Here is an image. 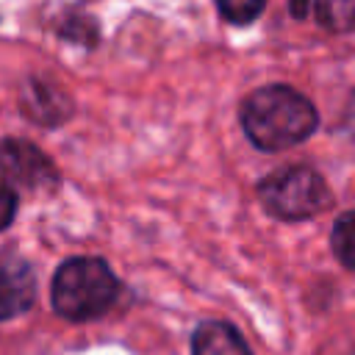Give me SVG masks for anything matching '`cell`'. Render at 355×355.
Returning <instances> with one entry per match:
<instances>
[{
  "instance_id": "5b68a950",
  "label": "cell",
  "mask_w": 355,
  "mask_h": 355,
  "mask_svg": "<svg viewBox=\"0 0 355 355\" xmlns=\"http://www.w3.org/2000/svg\"><path fill=\"white\" fill-rule=\"evenodd\" d=\"M33 297H36L33 266L14 252H0V319L25 313L33 305Z\"/></svg>"
},
{
  "instance_id": "277c9868",
  "label": "cell",
  "mask_w": 355,
  "mask_h": 355,
  "mask_svg": "<svg viewBox=\"0 0 355 355\" xmlns=\"http://www.w3.org/2000/svg\"><path fill=\"white\" fill-rule=\"evenodd\" d=\"M0 175L8 189L19 191H44L58 183L55 164L25 139L0 141Z\"/></svg>"
},
{
  "instance_id": "7a4b0ae2",
  "label": "cell",
  "mask_w": 355,
  "mask_h": 355,
  "mask_svg": "<svg viewBox=\"0 0 355 355\" xmlns=\"http://www.w3.org/2000/svg\"><path fill=\"white\" fill-rule=\"evenodd\" d=\"M119 294V280L100 258H69L53 277V308L69 322L103 316Z\"/></svg>"
},
{
  "instance_id": "3957f363",
  "label": "cell",
  "mask_w": 355,
  "mask_h": 355,
  "mask_svg": "<svg viewBox=\"0 0 355 355\" xmlns=\"http://www.w3.org/2000/svg\"><path fill=\"white\" fill-rule=\"evenodd\" d=\"M263 208L277 219H308L330 202L327 183L311 166H283L258 183Z\"/></svg>"
},
{
  "instance_id": "52a82bcc",
  "label": "cell",
  "mask_w": 355,
  "mask_h": 355,
  "mask_svg": "<svg viewBox=\"0 0 355 355\" xmlns=\"http://www.w3.org/2000/svg\"><path fill=\"white\" fill-rule=\"evenodd\" d=\"M291 14L305 19L313 17L322 28L347 33L355 31V0H288Z\"/></svg>"
},
{
  "instance_id": "9c48e42d",
  "label": "cell",
  "mask_w": 355,
  "mask_h": 355,
  "mask_svg": "<svg viewBox=\"0 0 355 355\" xmlns=\"http://www.w3.org/2000/svg\"><path fill=\"white\" fill-rule=\"evenodd\" d=\"M333 252L355 272V211H347L333 225Z\"/></svg>"
},
{
  "instance_id": "6da1fadb",
  "label": "cell",
  "mask_w": 355,
  "mask_h": 355,
  "mask_svg": "<svg viewBox=\"0 0 355 355\" xmlns=\"http://www.w3.org/2000/svg\"><path fill=\"white\" fill-rule=\"evenodd\" d=\"M319 125L313 103L291 86H263L241 103V128L261 150H286L305 141Z\"/></svg>"
},
{
  "instance_id": "30bf717a",
  "label": "cell",
  "mask_w": 355,
  "mask_h": 355,
  "mask_svg": "<svg viewBox=\"0 0 355 355\" xmlns=\"http://www.w3.org/2000/svg\"><path fill=\"white\" fill-rule=\"evenodd\" d=\"M263 6L266 0H216L219 14L233 25H250L252 19L261 17Z\"/></svg>"
},
{
  "instance_id": "ba28073f",
  "label": "cell",
  "mask_w": 355,
  "mask_h": 355,
  "mask_svg": "<svg viewBox=\"0 0 355 355\" xmlns=\"http://www.w3.org/2000/svg\"><path fill=\"white\" fill-rule=\"evenodd\" d=\"M191 355H250V349L227 322H202L191 336Z\"/></svg>"
},
{
  "instance_id": "8992f818",
  "label": "cell",
  "mask_w": 355,
  "mask_h": 355,
  "mask_svg": "<svg viewBox=\"0 0 355 355\" xmlns=\"http://www.w3.org/2000/svg\"><path fill=\"white\" fill-rule=\"evenodd\" d=\"M22 108H25V116H31L33 122H42V125H61L72 114L69 97L58 86L36 80V78L28 80V86L22 92Z\"/></svg>"
},
{
  "instance_id": "8fae6325",
  "label": "cell",
  "mask_w": 355,
  "mask_h": 355,
  "mask_svg": "<svg viewBox=\"0 0 355 355\" xmlns=\"http://www.w3.org/2000/svg\"><path fill=\"white\" fill-rule=\"evenodd\" d=\"M14 214H17V194L0 180V230H6L14 222Z\"/></svg>"
}]
</instances>
